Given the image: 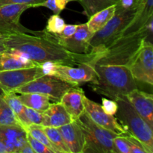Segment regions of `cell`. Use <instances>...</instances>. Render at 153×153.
<instances>
[{"label":"cell","mask_w":153,"mask_h":153,"mask_svg":"<svg viewBox=\"0 0 153 153\" xmlns=\"http://www.w3.org/2000/svg\"><path fill=\"white\" fill-rule=\"evenodd\" d=\"M75 121L82 129L85 138L82 153H114L113 140L118 134L94 123L85 111Z\"/></svg>","instance_id":"cell-6"},{"label":"cell","mask_w":153,"mask_h":153,"mask_svg":"<svg viewBox=\"0 0 153 153\" xmlns=\"http://www.w3.org/2000/svg\"><path fill=\"white\" fill-rule=\"evenodd\" d=\"M96 78L89 82L91 89L113 100L137 88V82L126 66L94 65Z\"/></svg>","instance_id":"cell-2"},{"label":"cell","mask_w":153,"mask_h":153,"mask_svg":"<svg viewBox=\"0 0 153 153\" xmlns=\"http://www.w3.org/2000/svg\"><path fill=\"white\" fill-rule=\"evenodd\" d=\"M136 82L153 84V46L149 40H144L126 66Z\"/></svg>","instance_id":"cell-9"},{"label":"cell","mask_w":153,"mask_h":153,"mask_svg":"<svg viewBox=\"0 0 153 153\" xmlns=\"http://www.w3.org/2000/svg\"><path fill=\"white\" fill-rule=\"evenodd\" d=\"M123 135L126 139L131 153H148L146 148L143 146V145L138 139L127 132L123 133Z\"/></svg>","instance_id":"cell-30"},{"label":"cell","mask_w":153,"mask_h":153,"mask_svg":"<svg viewBox=\"0 0 153 153\" xmlns=\"http://www.w3.org/2000/svg\"><path fill=\"white\" fill-rule=\"evenodd\" d=\"M6 93L4 92V91H3L2 89H1V88H0V100H1V99H2L3 97H4V94H5Z\"/></svg>","instance_id":"cell-40"},{"label":"cell","mask_w":153,"mask_h":153,"mask_svg":"<svg viewBox=\"0 0 153 153\" xmlns=\"http://www.w3.org/2000/svg\"><path fill=\"white\" fill-rule=\"evenodd\" d=\"M26 131L28 134H31L34 138L37 140L38 141L41 142L42 143L47 146L49 149H50L54 153H59L55 147L52 142L49 140V137H47L45 131H43V126L41 125H36V124H31L27 127Z\"/></svg>","instance_id":"cell-26"},{"label":"cell","mask_w":153,"mask_h":153,"mask_svg":"<svg viewBox=\"0 0 153 153\" xmlns=\"http://www.w3.org/2000/svg\"><path fill=\"white\" fill-rule=\"evenodd\" d=\"M19 153H35L34 152V149L31 148V146H30V144L28 143V142L27 143H25L21 149L19 150Z\"/></svg>","instance_id":"cell-38"},{"label":"cell","mask_w":153,"mask_h":153,"mask_svg":"<svg viewBox=\"0 0 153 153\" xmlns=\"http://www.w3.org/2000/svg\"><path fill=\"white\" fill-rule=\"evenodd\" d=\"M80 3L84 9V13L91 17L97 12L116 4L120 0H76Z\"/></svg>","instance_id":"cell-24"},{"label":"cell","mask_w":153,"mask_h":153,"mask_svg":"<svg viewBox=\"0 0 153 153\" xmlns=\"http://www.w3.org/2000/svg\"><path fill=\"white\" fill-rule=\"evenodd\" d=\"M83 103L85 112L94 123L102 128L110 130L118 134L126 132L116 117L114 115L106 113L102 109V105L89 100L86 97H84Z\"/></svg>","instance_id":"cell-13"},{"label":"cell","mask_w":153,"mask_h":153,"mask_svg":"<svg viewBox=\"0 0 153 153\" xmlns=\"http://www.w3.org/2000/svg\"><path fill=\"white\" fill-rule=\"evenodd\" d=\"M114 153H131L126 139L123 135V133L118 134L114 138Z\"/></svg>","instance_id":"cell-31"},{"label":"cell","mask_w":153,"mask_h":153,"mask_svg":"<svg viewBox=\"0 0 153 153\" xmlns=\"http://www.w3.org/2000/svg\"><path fill=\"white\" fill-rule=\"evenodd\" d=\"M43 131L49 137V140L55 146L59 153H70L68 147L66 145L61 133L58 129L55 127H44L43 126Z\"/></svg>","instance_id":"cell-25"},{"label":"cell","mask_w":153,"mask_h":153,"mask_svg":"<svg viewBox=\"0 0 153 153\" xmlns=\"http://www.w3.org/2000/svg\"><path fill=\"white\" fill-rule=\"evenodd\" d=\"M7 47L5 46V45L4 44V43L2 42V40H1V37H0V54L3 53V52H7Z\"/></svg>","instance_id":"cell-39"},{"label":"cell","mask_w":153,"mask_h":153,"mask_svg":"<svg viewBox=\"0 0 153 153\" xmlns=\"http://www.w3.org/2000/svg\"><path fill=\"white\" fill-rule=\"evenodd\" d=\"M115 11H116V5L114 4L93 14L91 17H89V20L86 23L88 29L93 34L98 31L99 30L102 28L111 19L112 16L114 15Z\"/></svg>","instance_id":"cell-21"},{"label":"cell","mask_w":153,"mask_h":153,"mask_svg":"<svg viewBox=\"0 0 153 153\" xmlns=\"http://www.w3.org/2000/svg\"><path fill=\"white\" fill-rule=\"evenodd\" d=\"M7 125H20V123L13 111L2 98L0 100V126Z\"/></svg>","instance_id":"cell-27"},{"label":"cell","mask_w":153,"mask_h":153,"mask_svg":"<svg viewBox=\"0 0 153 153\" xmlns=\"http://www.w3.org/2000/svg\"><path fill=\"white\" fill-rule=\"evenodd\" d=\"M76 87L70 83L64 82L57 78L48 75H43L20 88L13 92L16 94L35 93L46 96L50 101L60 102L63 95L70 88Z\"/></svg>","instance_id":"cell-8"},{"label":"cell","mask_w":153,"mask_h":153,"mask_svg":"<svg viewBox=\"0 0 153 153\" xmlns=\"http://www.w3.org/2000/svg\"><path fill=\"white\" fill-rule=\"evenodd\" d=\"M30 7L31 5L29 4H4L0 6V34H36L37 31L25 28L19 22L22 13Z\"/></svg>","instance_id":"cell-10"},{"label":"cell","mask_w":153,"mask_h":153,"mask_svg":"<svg viewBox=\"0 0 153 153\" xmlns=\"http://www.w3.org/2000/svg\"><path fill=\"white\" fill-rule=\"evenodd\" d=\"M1 40L7 52L20 54L35 64L53 62L76 66L95 61L97 54L72 53L49 36L46 29L34 34L27 33L1 34Z\"/></svg>","instance_id":"cell-1"},{"label":"cell","mask_w":153,"mask_h":153,"mask_svg":"<svg viewBox=\"0 0 153 153\" xmlns=\"http://www.w3.org/2000/svg\"><path fill=\"white\" fill-rule=\"evenodd\" d=\"M43 122L44 127H55L66 125L74 121L61 102H53L43 112Z\"/></svg>","instance_id":"cell-19"},{"label":"cell","mask_w":153,"mask_h":153,"mask_svg":"<svg viewBox=\"0 0 153 153\" xmlns=\"http://www.w3.org/2000/svg\"><path fill=\"white\" fill-rule=\"evenodd\" d=\"M65 25V21L59 14H54L49 18L45 29L52 34H59L64 29Z\"/></svg>","instance_id":"cell-29"},{"label":"cell","mask_w":153,"mask_h":153,"mask_svg":"<svg viewBox=\"0 0 153 153\" xmlns=\"http://www.w3.org/2000/svg\"><path fill=\"white\" fill-rule=\"evenodd\" d=\"M1 37V34H0V37Z\"/></svg>","instance_id":"cell-41"},{"label":"cell","mask_w":153,"mask_h":153,"mask_svg":"<svg viewBox=\"0 0 153 153\" xmlns=\"http://www.w3.org/2000/svg\"><path fill=\"white\" fill-rule=\"evenodd\" d=\"M134 3L136 5L135 13L122 35L139 31L153 17V0H134Z\"/></svg>","instance_id":"cell-16"},{"label":"cell","mask_w":153,"mask_h":153,"mask_svg":"<svg viewBox=\"0 0 153 153\" xmlns=\"http://www.w3.org/2000/svg\"><path fill=\"white\" fill-rule=\"evenodd\" d=\"M38 64L28 59L23 55L7 52L0 54V72L35 67Z\"/></svg>","instance_id":"cell-20"},{"label":"cell","mask_w":153,"mask_h":153,"mask_svg":"<svg viewBox=\"0 0 153 153\" xmlns=\"http://www.w3.org/2000/svg\"><path fill=\"white\" fill-rule=\"evenodd\" d=\"M3 99L7 102L9 107L13 111V114L16 116V119L19 122L20 125L26 129L27 127L30 125L27 120L25 114V105L22 103V102L18 98V96L14 92L6 93L4 94Z\"/></svg>","instance_id":"cell-23"},{"label":"cell","mask_w":153,"mask_h":153,"mask_svg":"<svg viewBox=\"0 0 153 153\" xmlns=\"http://www.w3.org/2000/svg\"><path fill=\"white\" fill-rule=\"evenodd\" d=\"M76 0H45L43 2L37 4V7H46L52 10L55 14H59L63 10H64L70 1Z\"/></svg>","instance_id":"cell-28"},{"label":"cell","mask_w":153,"mask_h":153,"mask_svg":"<svg viewBox=\"0 0 153 153\" xmlns=\"http://www.w3.org/2000/svg\"><path fill=\"white\" fill-rule=\"evenodd\" d=\"M85 97V91L79 86L69 89L63 95L60 102L64 105L73 120H76L85 111L83 99Z\"/></svg>","instance_id":"cell-18"},{"label":"cell","mask_w":153,"mask_h":153,"mask_svg":"<svg viewBox=\"0 0 153 153\" xmlns=\"http://www.w3.org/2000/svg\"><path fill=\"white\" fill-rule=\"evenodd\" d=\"M94 63L85 62L76 66L45 62L40 64L44 75L52 76L75 86L92 82L96 78Z\"/></svg>","instance_id":"cell-7"},{"label":"cell","mask_w":153,"mask_h":153,"mask_svg":"<svg viewBox=\"0 0 153 153\" xmlns=\"http://www.w3.org/2000/svg\"><path fill=\"white\" fill-rule=\"evenodd\" d=\"M57 128L61 133L70 153H82L85 147V138L82 129L76 121Z\"/></svg>","instance_id":"cell-17"},{"label":"cell","mask_w":153,"mask_h":153,"mask_svg":"<svg viewBox=\"0 0 153 153\" xmlns=\"http://www.w3.org/2000/svg\"><path fill=\"white\" fill-rule=\"evenodd\" d=\"M78 25H67L66 24L64 26V29L62 30L61 33L59 34H54L55 36L60 38H67L70 37L76 32V29H77Z\"/></svg>","instance_id":"cell-36"},{"label":"cell","mask_w":153,"mask_h":153,"mask_svg":"<svg viewBox=\"0 0 153 153\" xmlns=\"http://www.w3.org/2000/svg\"><path fill=\"white\" fill-rule=\"evenodd\" d=\"M49 36L58 44L72 53H89V41L93 36V33L88 29L86 23L78 25L76 32L70 37L60 38L55 34L48 32Z\"/></svg>","instance_id":"cell-12"},{"label":"cell","mask_w":153,"mask_h":153,"mask_svg":"<svg viewBox=\"0 0 153 153\" xmlns=\"http://www.w3.org/2000/svg\"><path fill=\"white\" fill-rule=\"evenodd\" d=\"M134 0H120L116 4V6L123 9L130 8L133 6Z\"/></svg>","instance_id":"cell-37"},{"label":"cell","mask_w":153,"mask_h":153,"mask_svg":"<svg viewBox=\"0 0 153 153\" xmlns=\"http://www.w3.org/2000/svg\"><path fill=\"white\" fill-rule=\"evenodd\" d=\"M25 114L29 124L41 125L43 122V112L25 106Z\"/></svg>","instance_id":"cell-32"},{"label":"cell","mask_w":153,"mask_h":153,"mask_svg":"<svg viewBox=\"0 0 153 153\" xmlns=\"http://www.w3.org/2000/svg\"><path fill=\"white\" fill-rule=\"evenodd\" d=\"M25 107L43 112L50 105V100L48 97L35 93H25L18 96Z\"/></svg>","instance_id":"cell-22"},{"label":"cell","mask_w":153,"mask_h":153,"mask_svg":"<svg viewBox=\"0 0 153 153\" xmlns=\"http://www.w3.org/2000/svg\"><path fill=\"white\" fill-rule=\"evenodd\" d=\"M116 5V4H115ZM136 11V5L123 9L116 6V11L108 23L93 34L89 41V53L101 54L122 35L124 29L132 19Z\"/></svg>","instance_id":"cell-5"},{"label":"cell","mask_w":153,"mask_h":153,"mask_svg":"<svg viewBox=\"0 0 153 153\" xmlns=\"http://www.w3.org/2000/svg\"><path fill=\"white\" fill-rule=\"evenodd\" d=\"M43 75L40 65L0 72V88L5 93L13 92L22 85Z\"/></svg>","instance_id":"cell-11"},{"label":"cell","mask_w":153,"mask_h":153,"mask_svg":"<svg viewBox=\"0 0 153 153\" xmlns=\"http://www.w3.org/2000/svg\"><path fill=\"white\" fill-rule=\"evenodd\" d=\"M126 97L136 111L153 128L152 94L143 92L136 88L127 94Z\"/></svg>","instance_id":"cell-15"},{"label":"cell","mask_w":153,"mask_h":153,"mask_svg":"<svg viewBox=\"0 0 153 153\" xmlns=\"http://www.w3.org/2000/svg\"><path fill=\"white\" fill-rule=\"evenodd\" d=\"M27 140L35 153H54L50 149L27 132Z\"/></svg>","instance_id":"cell-33"},{"label":"cell","mask_w":153,"mask_h":153,"mask_svg":"<svg viewBox=\"0 0 153 153\" xmlns=\"http://www.w3.org/2000/svg\"><path fill=\"white\" fill-rule=\"evenodd\" d=\"M152 22L153 17L139 31L118 37L102 53L97 55L95 64L127 66L143 41L149 40V36L152 37Z\"/></svg>","instance_id":"cell-3"},{"label":"cell","mask_w":153,"mask_h":153,"mask_svg":"<svg viewBox=\"0 0 153 153\" xmlns=\"http://www.w3.org/2000/svg\"><path fill=\"white\" fill-rule=\"evenodd\" d=\"M45 0H0V6L4 4H29L31 7L43 2Z\"/></svg>","instance_id":"cell-35"},{"label":"cell","mask_w":153,"mask_h":153,"mask_svg":"<svg viewBox=\"0 0 153 153\" xmlns=\"http://www.w3.org/2000/svg\"><path fill=\"white\" fill-rule=\"evenodd\" d=\"M115 101L118 106L115 117L125 131L138 139L148 153H153V128L136 111L126 96Z\"/></svg>","instance_id":"cell-4"},{"label":"cell","mask_w":153,"mask_h":153,"mask_svg":"<svg viewBox=\"0 0 153 153\" xmlns=\"http://www.w3.org/2000/svg\"><path fill=\"white\" fill-rule=\"evenodd\" d=\"M102 108L107 114L114 116L116 112L117 111L118 106L115 100L103 98L102 100Z\"/></svg>","instance_id":"cell-34"},{"label":"cell","mask_w":153,"mask_h":153,"mask_svg":"<svg viewBox=\"0 0 153 153\" xmlns=\"http://www.w3.org/2000/svg\"><path fill=\"white\" fill-rule=\"evenodd\" d=\"M0 142L4 145L7 153H19L28 143L26 130L20 125L0 126Z\"/></svg>","instance_id":"cell-14"}]
</instances>
